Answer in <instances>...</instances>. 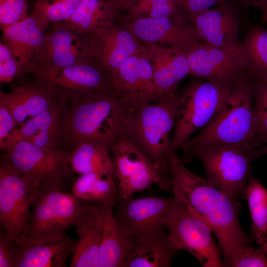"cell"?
Wrapping results in <instances>:
<instances>
[{
    "mask_svg": "<svg viewBox=\"0 0 267 267\" xmlns=\"http://www.w3.org/2000/svg\"><path fill=\"white\" fill-rule=\"evenodd\" d=\"M245 199L252 221L250 236L260 246L267 240V189L252 175L246 188Z\"/></svg>",
    "mask_w": 267,
    "mask_h": 267,
    "instance_id": "4dcf8cb0",
    "label": "cell"
},
{
    "mask_svg": "<svg viewBox=\"0 0 267 267\" xmlns=\"http://www.w3.org/2000/svg\"><path fill=\"white\" fill-rule=\"evenodd\" d=\"M76 242L65 233L50 241L18 244L16 267H64Z\"/></svg>",
    "mask_w": 267,
    "mask_h": 267,
    "instance_id": "cb8c5ba5",
    "label": "cell"
},
{
    "mask_svg": "<svg viewBox=\"0 0 267 267\" xmlns=\"http://www.w3.org/2000/svg\"><path fill=\"white\" fill-rule=\"evenodd\" d=\"M83 0H38L32 14L46 25L66 22Z\"/></svg>",
    "mask_w": 267,
    "mask_h": 267,
    "instance_id": "d6a6232c",
    "label": "cell"
},
{
    "mask_svg": "<svg viewBox=\"0 0 267 267\" xmlns=\"http://www.w3.org/2000/svg\"><path fill=\"white\" fill-rule=\"evenodd\" d=\"M192 156L202 162L210 184L234 199L245 198L252 175L250 152L232 146H212L196 150Z\"/></svg>",
    "mask_w": 267,
    "mask_h": 267,
    "instance_id": "30bf717a",
    "label": "cell"
},
{
    "mask_svg": "<svg viewBox=\"0 0 267 267\" xmlns=\"http://www.w3.org/2000/svg\"><path fill=\"white\" fill-rule=\"evenodd\" d=\"M90 57L110 77L130 57L144 53L145 44L124 25L109 24L88 37Z\"/></svg>",
    "mask_w": 267,
    "mask_h": 267,
    "instance_id": "9a60e30c",
    "label": "cell"
},
{
    "mask_svg": "<svg viewBox=\"0 0 267 267\" xmlns=\"http://www.w3.org/2000/svg\"><path fill=\"white\" fill-rule=\"evenodd\" d=\"M85 62H92L88 37L80 34L65 22H58L46 32L43 44L26 72L30 68H60Z\"/></svg>",
    "mask_w": 267,
    "mask_h": 267,
    "instance_id": "5bb4252c",
    "label": "cell"
},
{
    "mask_svg": "<svg viewBox=\"0 0 267 267\" xmlns=\"http://www.w3.org/2000/svg\"><path fill=\"white\" fill-rule=\"evenodd\" d=\"M181 15L174 1L158 3L152 6L143 17L152 18H166Z\"/></svg>",
    "mask_w": 267,
    "mask_h": 267,
    "instance_id": "60d3db41",
    "label": "cell"
},
{
    "mask_svg": "<svg viewBox=\"0 0 267 267\" xmlns=\"http://www.w3.org/2000/svg\"><path fill=\"white\" fill-rule=\"evenodd\" d=\"M180 100L176 92L127 107L121 134L163 173L170 175L169 147Z\"/></svg>",
    "mask_w": 267,
    "mask_h": 267,
    "instance_id": "3957f363",
    "label": "cell"
},
{
    "mask_svg": "<svg viewBox=\"0 0 267 267\" xmlns=\"http://www.w3.org/2000/svg\"><path fill=\"white\" fill-rule=\"evenodd\" d=\"M17 124L3 105L0 104V149L7 151L17 141Z\"/></svg>",
    "mask_w": 267,
    "mask_h": 267,
    "instance_id": "8d00e7d4",
    "label": "cell"
},
{
    "mask_svg": "<svg viewBox=\"0 0 267 267\" xmlns=\"http://www.w3.org/2000/svg\"><path fill=\"white\" fill-rule=\"evenodd\" d=\"M111 150L106 145L95 141L83 142L69 153V162L72 171L79 175L100 173L116 177ZM117 180V179H116Z\"/></svg>",
    "mask_w": 267,
    "mask_h": 267,
    "instance_id": "f1b7e54d",
    "label": "cell"
},
{
    "mask_svg": "<svg viewBox=\"0 0 267 267\" xmlns=\"http://www.w3.org/2000/svg\"><path fill=\"white\" fill-rule=\"evenodd\" d=\"M235 86L202 79L194 80L188 84L180 96L170 143L172 156L194 133L209 124Z\"/></svg>",
    "mask_w": 267,
    "mask_h": 267,
    "instance_id": "8992f818",
    "label": "cell"
},
{
    "mask_svg": "<svg viewBox=\"0 0 267 267\" xmlns=\"http://www.w3.org/2000/svg\"><path fill=\"white\" fill-rule=\"evenodd\" d=\"M184 51L188 60L190 75L199 79L229 85L254 80L242 42L233 48L198 43Z\"/></svg>",
    "mask_w": 267,
    "mask_h": 267,
    "instance_id": "9c48e42d",
    "label": "cell"
},
{
    "mask_svg": "<svg viewBox=\"0 0 267 267\" xmlns=\"http://www.w3.org/2000/svg\"><path fill=\"white\" fill-rule=\"evenodd\" d=\"M165 228L152 236L133 240L124 267H169L178 250Z\"/></svg>",
    "mask_w": 267,
    "mask_h": 267,
    "instance_id": "d4e9b609",
    "label": "cell"
},
{
    "mask_svg": "<svg viewBox=\"0 0 267 267\" xmlns=\"http://www.w3.org/2000/svg\"><path fill=\"white\" fill-rule=\"evenodd\" d=\"M264 250L266 255H267V240L260 246Z\"/></svg>",
    "mask_w": 267,
    "mask_h": 267,
    "instance_id": "7dc6e473",
    "label": "cell"
},
{
    "mask_svg": "<svg viewBox=\"0 0 267 267\" xmlns=\"http://www.w3.org/2000/svg\"><path fill=\"white\" fill-rule=\"evenodd\" d=\"M113 92L126 107L153 101L158 96L149 60L143 53L126 60L111 76Z\"/></svg>",
    "mask_w": 267,
    "mask_h": 267,
    "instance_id": "e0dca14e",
    "label": "cell"
},
{
    "mask_svg": "<svg viewBox=\"0 0 267 267\" xmlns=\"http://www.w3.org/2000/svg\"><path fill=\"white\" fill-rule=\"evenodd\" d=\"M29 16L25 0H0V29L21 22Z\"/></svg>",
    "mask_w": 267,
    "mask_h": 267,
    "instance_id": "e575fe53",
    "label": "cell"
},
{
    "mask_svg": "<svg viewBox=\"0 0 267 267\" xmlns=\"http://www.w3.org/2000/svg\"><path fill=\"white\" fill-rule=\"evenodd\" d=\"M177 202L175 196L119 197L115 216L132 239L138 240L164 229V223Z\"/></svg>",
    "mask_w": 267,
    "mask_h": 267,
    "instance_id": "4fadbf2b",
    "label": "cell"
},
{
    "mask_svg": "<svg viewBox=\"0 0 267 267\" xmlns=\"http://www.w3.org/2000/svg\"><path fill=\"white\" fill-rule=\"evenodd\" d=\"M94 204L57 188L37 190L31 207L28 231L21 243H38L60 238L69 227L77 226Z\"/></svg>",
    "mask_w": 267,
    "mask_h": 267,
    "instance_id": "5b68a950",
    "label": "cell"
},
{
    "mask_svg": "<svg viewBox=\"0 0 267 267\" xmlns=\"http://www.w3.org/2000/svg\"><path fill=\"white\" fill-rule=\"evenodd\" d=\"M26 72L65 93L113 91L108 75L92 62L60 68H30Z\"/></svg>",
    "mask_w": 267,
    "mask_h": 267,
    "instance_id": "d6986e66",
    "label": "cell"
},
{
    "mask_svg": "<svg viewBox=\"0 0 267 267\" xmlns=\"http://www.w3.org/2000/svg\"><path fill=\"white\" fill-rule=\"evenodd\" d=\"M123 21V25L145 44H160L184 50L200 43L182 15L160 18L126 17Z\"/></svg>",
    "mask_w": 267,
    "mask_h": 267,
    "instance_id": "ac0fdd59",
    "label": "cell"
},
{
    "mask_svg": "<svg viewBox=\"0 0 267 267\" xmlns=\"http://www.w3.org/2000/svg\"><path fill=\"white\" fill-rule=\"evenodd\" d=\"M127 107L112 91L65 93L58 129L59 149L70 152L86 141L111 151L121 135Z\"/></svg>",
    "mask_w": 267,
    "mask_h": 267,
    "instance_id": "7a4b0ae2",
    "label": "cell"
},
{
    "mask_svg": "<svg viewBox=\"0 0 267 267\" xmlns=\"http://www.w3.org/2000/svg\"><path fill=\"white\" fill-rule=\"evenodd\" d=\"M172 1H174V0H136L126 10L128 14L126 17L136 18L143 17L148 10L153 5L161 2Z\"/></svg>",
    "mask_w": 267,
    "mask_h": 267,
    "instance_id": "b9f144b4",
    "label": "cell"
},
{
    "mask_svg": "<svg viewBox=\"0 0 267 267\" xmlns=\"http://www.w3.org/2000/svg\"><path fill=\"white\" fill-rule=\"evenodd\" d=\"M48 26L31 13L25 20L0 29L1 41L10 49L25 72L44 43Z\"/></svg>",
    "mask_w": 267,
    "mask_h": 267,
    "instance_id": "603a6c76",
    "label": "cell"
},
{
    "mask_svg": "<svg viewBox=\"0 0 267 267\" xmlns=\"http://www.w3.org/2000/svg\"><path fill=\"white\" fill-rule=\"evenodd\" d=\"M242 43L254 79L267 81V29L261 26L252 27L246 33Z\"/></svg>",
    "mask_w": 267,
    "mask_h": 267,
    "instance_id": "1f68e13d",
    "label": "cell"
},
{
    "mask_svg": "<svg viewBox=\"0 0 267 267\" xmlns=\"http://www.w3.org/2000/svg\"></svg>",
    "mask_w": 267,
    "mask_h": 267,
    "instance_id": "c3c4849f",
    "label": "cell"
},
{
    "mask_svg": "<svg viewBox=\"0 0 267 267\" xmlns=\"http://www.w3.org/2000/svg\"><path fill=\"white\" fill-rule=\"evenodd\" d=\"M64 95L47 110L28 119L17 130L18 140H25L41 147L59 150L58 144L59 123Z\"/></svg>",
    "mask_w": 267,
    "mask_h": 267,
    "instance_id": "4316f807",
    "label": "cell"
},
{
    "mask_svg": "<svg viewBox=\"0 0 267 267\" xmlns=\"http://www.w3.org/2000/svg\"><path fill=\"white\" fill-rule=\"evenodd\" d=\"M241 7L247 9L250 6L258 7L261 3L267 0H235Z\"/></svg>",
    "mask_w": 267,
    "mask_h": 267,
    "instance_id": "7bdbcfd3",
    "label": "cell"
},
{
    "mask_svg": "<svg viewBox=\"0 0 267 267\" xmlns=\"http://www.w3.org/2000/svg\"><path fill=\"white\" fill-rule=\"evenodd\" d=\"M72 189L77 197L88 203L112 204L115 206L118 198L116 179L106 173L80 175L74 180Z\"/></svg>",
    "mask_w": 267,
    "mask_h": 267,
    "instance_id": "f546056e",
    "label": "cell"
},
{
    "mask_svg": "<svg viewBox=\"0 0 267 267\" xmlns=\"http://www.w3.org/2000/svg\"><path fill=\"white\" fill-rule=\"evenodd\" d=\"M253 93L256 148L267 143V81L255 80Z\"/></svg>",
    "mask_w": 267,
    "mask_h": 267,
    "instance_id": "836d02e7",
    "label": "cell"
},
{
    "mask_svg": "<svg viewBox=\"0 0 267 267\" xmlns=\"http://www.w3.org/2000/svg\"><path fill=\"white\" fill-rule=\"evenodd\" d=\"M118 198L133 196L157 184L164 190L172 187L170 175L161 172L133 142L119 136L112 148Z\"/></svg>",
    "mask_w": 267,
    "mask_h": 267,
    "instance_id": "8fae6325",
    "label": "cell"
},
{
    "mask_svg": "<svg viewBox=\"0 0 267 267\" xmlns=\"http://www.w3.org/2000/svg\"><path fill=\"white\" fill-rule=\"evenodd\" d=\"M235 267H267V255L260 246H254L237 262Z\"/></svg>",
    "mask_w": 267,
    "mask_h": 267,
    "instance_id": "ab89813d",
    "label": "cell"
},
{
    "mask_svg": "<svg viewBox=\"0 0 267 267\" xmlns=\"http://www.w3.org/2000/svg\"><path fill=\"white\" fill-rule=\"evenodd\" d=\"M229 0H174L178 12L188 17L213 8Z\"/></svg>",
    "mask_w": 267,
    "mask_h": 267,
    "instance_id": "74e56055",
    "label": "cell"
},
{
    "mask_svg": "<svg viewBox=\"0 0 267 267\" xmlns=\"http://www.w3.org/2000/svg\"><path fill=\"white\" fill-rule=\"evenodd\" d=\"M170 174L174 196L209 223L221 249L224 267H235L254 247L250 235L239 222L240 200L230 197L192 172L177 154L171 158Z\"/></svg>",
    "mask_w": 267,
    "mask_h": 267,
    "instance_id": "6da1fadb",
    "label": "cell"
},
{
    "mask_svg": "<svg viewBox=\"0 0 267 267\" xmlns=\"http://www.w3.org/2000/svg\"><path fill=\"white\" fill-rule=\"evenodd\" d=\"M145 54L153 71L158 97L176 92L179 82L190 75V67L184 50L157 44H145Z\"/></svg>",
    "mask_w": 267,
    "mask_h": 267,
    "instance_id": "44dd1931",
    "label": "cell"
},
{
    "mask_svg": "<svg viewBox=\"0 0 267 267\" xmlns=\"http://www.w3.org/2000/svg\"><path fill=\"white\" fill-rule=\"evenodd\" d=\"M251 155L253 160L260 156L267 154V143L260 147L259 148L250 151Z\"/></svg>",
    "mask_w": 267,
    "mask_h": 267,
    "instance_id": "f6af8a7d",
    "label": "cell"
},
{
    "mask_svg": "<svg viewBox=\"0 0 267 267\" xmlns=\"http://www.w3.org/2000/svg\"><path fill=\"white\" fill-rule=\"evenodd\" d=\"M32 81L22 83L11 91H0V104L5 107L17 125L47 110L58 103L64 92L34 77Z\"/></svg>",
    "mask_w": 267,
    "mask_h": 267,
    "instance_id": "ffe728a7",
    "label": "cell"
},
{
    "mask_svg": "<svg viewBox=\"0 0 267 267\" xmlns=\"http://www.w3.org/2000/svg\"><path fill=\"white\" fill-rule=\"evenodd\" d=\"M1 159L37 191L63 190L73 178L68 152L44 148L25 140L17 141L4 152Z\"/></svg>",
    "mask_w": 267,
    "mask_h": 267,
    "instance_id": "52a82bcc",
    "label": "cell"
},
{
    "mask_svg": "<svg viewBox=\"0 0 267 267\" xmlns=\"http://www.w3.org/2000/svg\"><path fill=\"white\" fill-rule=\"evenodd\" d=\"M37 189L5 161L0 162V221L6 233L17 244L27 234L30 209Z\"/></svg>",
    "mask_w": 267,
    "mask_h": 267,
    "instance_id": "7c38bea8",
    "label": "cell"
},
{
    "mask_svg": "<svg viewBox=\"0 0 267 267\" xmlns=\"http://www.w3.org/2000/svg\"><path fill=\"white\" fill-rule=\"evenodd\" d=\"M25 72L8 46L0 42V82L9 83Z\"/></svg>",
    "mask_w": 267,
    "mask_h": 267,
    "instance_id": "d590c367",
    "label": "cell"
},
{
    "mask_svg": "<svg viewBox=\"0 0 267 267\" xmlns=\"http://www.w3.org/2000/svg\"><path fill=\"white\" fill-rule=\"evenodd\" d=\"M119 11L110 0H83L65 23L80 34L89 37L114 22Z\"/></svg>",
    "mask_w": 267,
    "mask_h": 267,
    "instance_id": "83f0119b",
    "label": "cell"
},
{
    "mask_svg": "<svg viewBox=\"0 0 267 267\" xmlns=\"http://www.w3.org/2000/svg\"><path fill=\"white\" fill-rule=\"evenodd\" d=\"M18 244L6 233L0 235V267H16Z\"/></svg>",
    "mask_w": 267,
    "mask_h": 267,
    "instance_id": "f35d334b",
    "label": "cell"
},
{
    "mask_svg": "<svg viewBox=\"0 0 267 267\" xmlns=\"http://www.w3.org/2000/svg\"><path fill=\"white\" fill-rule=\"evenodd\" d=\"M78 239L72 251L71 267H97L102 238L100 204L95 203L84 220L76 226Z\"/></svg>",
    "mask_w": 267,
    "mask_h": 267,
    "instance_id": "484cf974",
    "label": "cell"
},
{
    "mask_svg": "<svg viewBox=\"0 0 267 267\" xmlns=\"http://www.w3.org/2000/svg\"><path fill=\"white\" fill-rule=\"evenodd\" d=\"M112 1L119 10L128 9L136 0H110Z\"/></svg>",
    "mask_w": 267,
    "mask_h": 267,
    "instance_id": "ee69618b",
    "label": "cell"
},
{
    "mask_svg": "<svg viewBox=\"0 0 267 267\" xmlns=\"http://www.w3.org/2000/svg\"><path fill=\"white\" fill-rule=\"evenodd\" d=\"M164 226L178 251H186L204 267H224L222 252L210 225L178 199Z\"/></svg>",
    "mask_w": 267,
    "mask_h": 267,
    "instance_id": "ba28073f",
    "label": "cell"
},
{
    "mask_svg": "<svg viewBox=\"0 0 267 267\" xmlns=\"http://www.w3.org/2000/svg\"><path fill=\"white\" fill-rule=\"evenodd\" d=\"M100 204L102 238L97 267H124L133 240L117 221L112 204Z\"/></svg>",
    "mask_w": 267,
    "mask_h": 267,
    "instance_id": "7402d4cb",
    "label": "cell"
},
{
    "mask_svg": "<svg viewBox=\"0 0 267 267\" xmlns=\"http://www.w3.org/2000/svg\"><path fill=\"white\" fill-rule=\"evenodd\" d=\"M257 7L261 9L263 18L267 25V0L259 4Z\"/></svg>",
    "mask_w": 267,
    "mask_h": 267,
    "instance_id": "bcb514c9",
    "label": "cell"
},
{
    "mask_svg": "<svg viewBox=\"0 0 267 267\" xmlns=\"http://www.w3.org/2000/svg\"><path fill=\"white\" fill-rule=\"evenodd\" d=\"M235 0H229L186 18L200 43L222 48H233L239 41V11Z\"/></svg>",
    "mask_w": 267,
    "mask_h": 267,
    "instance_id": "2e32d148",
    "label": "cell"
},
{
    "mask_svg": "<svg viewBox=\"0 0 267 267\" xmlns=\"http://www.w3.org/2000/svg\"><path fill=\"white\" fill-rule=\"evenodd\" d=\"M254 80L236 85L209 124L181 148L192 156L197 150L208 146H227L250 152L255 149L253 113Z\"/></svg>",
    "mask_w": 267,
    "mask_h": 267,
    "instance_id": "277c9868",
    "label": "cell"
}]
</instances>
